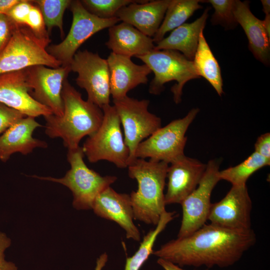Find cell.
I'll use <instances>...</instances> for the list:
<instances>
[{"label":"cell","mask_w":270,"mask_h":270,"mask_svg":"<svg viewBox=\"0 0 270 270\" xmlns=\"http://www.w3.org/2000/svg\"><path fill=\"white\" fill-rule=\"evenodd\" d=\"M256 242L252 230L235 232L204 224L187 236L164 244L152 254L179 266L225 268L240 260Z\"/></svg>","instance_id":"6da1fadb"},{"label":"cell","mask_w":270,"mask_h":270,"mask_svg":"<svg viewBox=\"0 0 270 270\" xmlns=\"http://www.w3.org/2000/svg\"><path fill=\"white\" fill-rule=\"evenodd\" d=\"M62 97L64 110L62 116L54 114L44 116L45 133L50 138H60L68 149L78 147L81 140L94 133L100 126L104 117L102 108L84 100L68 82H64Z\"/></svg>","instance_id":"7a4b0ae2"},{"label":"cell","mask_w":270,"mask_h":270,"mask_svg":"<svg viewBox=\"0 0 270 270\" xmlns=\"http://www.w3.org/2000/svg\"><path fill=\"white\" fill-rule=\"evenodd\" d=\"M168 166L164 162L139 158L128 164V176L138 184L130 194L134 219L156 226L166 211L164 191Z\"/></svg>","instance_id":"3957f363"},{"label":"cell","mask_w":270,"mask_h":270,"mask_svg":"<svg viewBox=\"0 0 270 270\" xmlns=\"http://www.w3.org/2000/svg\"><path fill=\"white\" fill-rule=\"evenodd\" d=\"M82 147L68 149L67 160L70 168L64 176H31L42 180L60 184L68 188L73 195L72 206L78 210L92 209L96 197L117 180L114 176H102L88 167Z\"/></svg>","instance_id":"277c9868"},{"label":"cell","mask_w":270,"mask_h":270,"mask_svg":"<svg viewBox=\"0 0 270 270\" xmlns=\"http://www.w3.org/2000/svg\"><path fill=\"white\" fill-rule=\"evenodd\" d=\"M50 37L36 34L26 25L16 24L9 42L0 54V74L34 66L58 68L62 63L47 51Z\"/></svg>","instance_id":"5b68a950"},{"label":"cell","mask_w":270,"mask_h":270,"mask_svg":"<svg viewBox=\"0 0 270 270\" xmlns=\"http://www.w3.org/2000/svg\"><path fill=\"white\" fill-rule=\"evenodd\" d=\"M104 117L99 128L88 136L82 146L84 154L91 163L105 160L121 168H128L130 150L121 130V123L114 106L102 108Z\"/></svg>","instance_id":"8992f818"},{"label":"cell","mask_w":270,"mask_h":270,"mask_svg":"<svg viewBox=\"0 0 270 270\" xmlns=\"http://www.w3.org/2000/svg\"><path fill=\"white\" fill-rule=\"evenodd\" d=\"M154 73L149 86L150 94L158 95L164 89V85L174 80L171 88L176 104L181 102L182 88L189 80L198 78L192 60L186 58L179 52L170 50H153L144 55L138 56Z\"/></svg>","instance_id":"52a82bcc"},{"label":"cell","mask_w":270,"mask_h":270,"mask_svg":"<svg viewBox=\"0 0 270 270\" xmlns=\"http://www.w3.org/2000/svg\"><path fill=\"white\" fill-rule=\"evenodd\" d=\"M199 110L198 108H192L184 117L174 120L158 129L138 145L134 159L148 158L170 164L184 156L187 140L186 133Z\"/></svg>","instance_id":"ba28073f"},{"label":"cell","mask_w":270,"mask_h":270,"mask_svg":"<svg viewBox=\"0 0 270 270\" xmlns=\"http://www.w3.org/2000/svg\"><path fill=\"white\" fill-rule=\"evenodd\" d=\"M68 8L72 14V21L68 35L62 42L49 45L46 49L62 66H70L78 48L92 36L120 21L116 17L102 18L91 14L80 0H71Z\"/></svg>","instance_id":"9c48e42d"},{"label":"cell","mask_w":270,"mask_h":270,"mask_svg":"<svg viewBox=\"0 0 270 270\" xmlns=\"http://www.w3.org/2000/svg\"><path fill=\"white\" fill-rule=\"evenodd\" d=\"M113 103L124 128L125 143L130 150L129 164L134 160L138 145L161 127V119L148 111V100H138L127 96L113 100Z\"/></svg>","instance_id":"30bf717a"},{"label":"cell","mask_w":270,"mask_h":270,"mask_svg":"<svg viewBox=\"0 0 270 270\" xmlns=\"http://www.w3.org/2000/svg\"><path fill=\"white\" fill-rule=\"evenodd\" d=\"M78 74L76 84L86 90L88 100L100 108L110 104V74L106 59L86 50H78L70 64Z\"/></svg>","instance_id":"8fae6325"},{"label":"cell","mask_w":270,"mask_h":270,"mask_svg":"<svg viewBox=\"0 0 270 270\" xmlns=\"http://www.w3.org/2000/svg\"><path fill=\"white\" fill-rule=\"evenodd\" d=\"M220 162L210 160L206 164L203 176L196 188L180 204L182 216L178 238L187 236L202 227L208 220L210 210L211 194L220 180Z\"/></svg>","instance_id":"7c38bea8"},{"label":"cell","mask_w":270,"mask_h":270,"mask_svg":"<svg viewBox=\"0 0 270 270\" xmlns=\"http://www.w3.org/2000/svg\"><path fill=\"white\" fill-rule=\"evenodd\" d=\"M26 70L31 96L54 115L62 116L64 110L62 92L64 82L71 72L70 66L51 68L37 65L26 68Z\"/></svg>","instance_id":"4fadbf2b"},{"label":"cell","mask_w":270,"mask_h":270,"mask_svg":"<svg viewBox=\"0 0 270 270\" xmlns=\"http://www.w3.org/2000/svg\"><path fill=\"white\" fill-rule=\"evenodd\" d=\"M252 202L246 185L232 186L220 201L212 204L208 220L210 224L240 232L252 230Z\"/></svg>","instance_id":"5bb4252c"},{"label":"cell","mask_w":270,"mask_h":270,"mask_svg":"<svg viewBox=\"0 0 270 270\" xmlns=\"http://www.w3.org/2000/svg\"><path fill=\"white\" fill-rule=\"evenodd\" d=\"M26 68L0 74V103L26 116L37 117L52 114L31 96Z\"/></svg>","instance_id":"9a60e30c"},{"label":"cell","mask_w":270,"mask_h":270,"mask_svg":"<svg viewBox=\"0 0 270 270\" xmlns=\"http://www.w3.org/2000/svg\"><path fill=\"white\" fill-rule=\"evenodd\" d=\"M206 168V164L185 155L170 163L166 178V204H180L198 186Z\"/></svg>","instance_id":"2e32d148"},{"label":"cell","mask_w":270,"mask_h":270,"mask_svg":"<svg viewBox=\"0 0 270 270\" xmlns=\"http://www.w3.org/2000/svg\"><path fill=\"white\" fill-rule=\"evenodd\" d=\"M92 209L98 216L118 224L125 231L127 238L140 241V230L133 220L130 194L118 193L109 186L96 197Z\"/></svg>","instance_id":"e0dca14e"},{"label":"cell","mask_w":270,"mask_h":270,"mask_svg":"<svg viewBox=\"0 0 270 270\" xmlns=\"http://www.w3.org/2000/svg\"><path fill=\"white\" fill-rule=\"evenodd\" d=\"M110 74V92L113 100L127 96L128 92L148 82L152 72L146 64H134L130 58L111 52L108 57Z\"/></svg>","instance_id":"ac0fdd59"},{"label":"cell","mask_w":270,"mask_h":270,"mask_svg":"<svg viewBox=\"0 0 270 270\" xmlns=\"http://www.w3.org/2000/svg\"><path fill=\"white\" fill-rule=\"evenodd\" d=\"M39 127L35 118L26 116L8 128L0 136V161L6 162L16 152L27 155L36 148H47L46 142L32 136Z\"/></svg>","instance_id":"d6986e66"},{"label":"cell","mask_w":270,"mask_h":270,"mask_svg":"<svg viewBox=\"0 0 270 270\" xmlns=\"http://www.w3.org/2000/svg\"><path fill=\"white\" fill-rule=\"evenodd\" d=\"M170 0H146L142 3H132L120 9L116 17L145 35L154 37L162 23Z\"/></svg>","instance_id":"ffe728a7"},{"label":"cell","mask_w":270,"mask_h":270,"mask_svg":"<svg viewBox=\"0 0 270 270\" xmlns=\"http://www.w3.org/2000/svg\"><path fill=\"white\" fill-rule=\"evenodd\" d=\"M234 14L237 23L242 26L247 36L249 50L256 59L268 66L270 38L264 28L262 20L251 12L248 1L236 0Z\"/></svg>","instance_id":"44dd1931"},{"label":"cell","mask_w":270,"mask_h":270,"mask_svg":"<svg viewBox=\"0 0 270 270\" xmlns=\"http://www.w3.org/2000/svg\"><path fill=\"white\" fill-rule=\"evenodd\" d=\"M108 36L107 48L115 54L129 58L146 54L155 46L152 38L124 22L109 28Z\"/></svg>","instance_id":"7402d4cb"},{"label":"cell","mask_w":270,"mask_h":270,"mask_svg":"<svg viewBox=\"0 0 270 270\" xmlns=\"http://www.w3.org/2000/svg\"><path fill=\"white\" fill-rule=\"evenodd\" d=\"M209 8L191 23H184L172 30L170 34L158 42L154 50H170L180 52L188 60H192L196 52L200 34L204 31L208 16Z\"/></svg>","instance_id":"603a6c76"},{"label":"cell","mask_w":270,"mask_h":270,"mask_svg":"<svg viewBox=\"0 0 270 270\" xmlns=\"http://www.w3.org/2000/svg\"><path fill=\"white\" fill-rule=\"evenodd\" d=\"M192 62L198 76L205 78L221 96L224 92L220 68L204 38V31L200 34Z\"/></svg>","instance_id":"cb8c5ba5"},{"label":"cell","mask_w":270,"mask_h":270,"mask_svg":"<svg viewBox=\"0 0 270 270\" xmlns=\"http://www.w3.org/2000/svg\"><path fill=\"white\" fill-rule=\"evenodd\" d=\"M200 2L199 0H170L162 23L152 38L154 42H160L168 32L184 24L196 10L202 8Z\"/></svg>","instance_id":"d4e9b609"},{"label":"cell","mask_w":270,"mask_h":270,"mask_svg":"<svg viewBox=\"0 0 270 270\" xmlns=\"http://www.w3.org/2000/svg\"><path fill=\"white\" fill-rule=\"evenodd\" d=\"M175 212L166 211L161 216L154 229L150 230L143 238L134 254L126 259L124 270H140L153 252V247L158 236L166 225L176 217Z\"/></svg>","instance_id":"484cf974"},{"label":"cell","mask_w":270,"mask_h":270,"mask_svg":"<svg viewBox=\"0 0 270 270\" xmlns=\"http://www.w3.org/2000/svg\"><path fill=\"white\" fill-rule=\"evenodd\" d=\"M270 161L254 152L238 164L220 170L219 178L230 182L232 186L246 185L248 178L260 168L270 166Z\"/></svg>","instance_id":"4316f807"},{"label":"cell","mask_w":270,"mask_h":270,"mask_svg":"<svg viewBox=\"0 0 270 270\" xmlns=\"http://www.w3.org/2000/svg\"><path fill=\"white\" fill-rule=\"evenodd\" d=\"M32 2L40 10L46 30L50 35L52 28H58L61 37L64 36L63 16L66 10L69 7L70 0H34Z\"/></svg>","instance_id":"83f0119b"},{"label":"cell","mask_w":270,"mask_h":270,"mask_svg":"<svg viewBox=\"0 0 270 270\" xmlns=\"http://www.w3.org/2000/svg\"><path fill=\"white\" fill-rule=\"evenodd\" d=\"M146 0H82V4L90 12L102 18L116 17L122 8L134 2L142 3Z\"/></svg>","instance_id":"f1b7e54d"},{"label":"cell","mask_w":270,"mask_h":270,"mask_svg":"<svg viewBox=\"0 0 270 270\" xmlns=\"http://www.w3.org/2000/svg\"><path fill=\"white\" fill-rule=\"evenodd\" d=\"M210 3L214 9L211 18L213 24H220L227 29L234 28L238 24L234 10L236 0H202Z\"/></svg>","instance_id":"f546056e"},{"label":"cell","mask_w":270,"mask_h":270,"mask_svg":"<svg viewBox=\"0 0 270 270\" xmlns=\"http://www.w3.org/2000/svg\"><path fill=\"white\" fill-rule=\"evenodd\" d=\"M26 26L38 36L43 38L50 37L42 14L39 8L34 3L29 12Z\"/></svg>","instance_id":"4dcf8cb0"},{"label":"cell","mask_w":270,"mask_h":270,"mask_svg":"<svg viewBox=\"0 0 270 270\" xmlns=\"http://www.w3.org/2000/svg\"><path fill=\"white\" fill-rule=\"evenodd\" d=\"M25 116L21 112L0 103V136Z\"/></svg>","instance_id":"1f68e13d"},{"label":"cell","mask_w":270,"mask_h":270,"mask_svg":"<svg viewBox=\"0 0 270 270\" xmlns=\"http://www.w3.org/2000/svg\"><path fill=\"white\" fill-rule=\"evenodd\" d=\"M33 4L32 0H20L6 14L16 24L26 25L30 10Z\"/></svg>","instance_id":"d6a6232c"},{"label":"cell","mask_w":270,"mask_h":270,"mask_svg":"<svg viewBox=\"0 0 270 270\" xmlns=\"http://www.w3.org/2000/svg\"><path fill=\"white\" fill-rule=\"evenodd\" d=\"M16 24L5 14H0V54L10 40Z\"/></svg>","instance_id":"836d02e7"},{"label":"cell","mask_w":270,"mask_h":270,"mask_svg":"<svg viewBox=\"0 0 270 270\" xmlns=\"http://www.w3.org/2000/svg\"><path fill=\"white\" fill-rule=\"evenodd\" d=\"M10 244V239L5 233L0 232V270H18L14 262L5 260L4 251Z\"/></svg>","instance_id":"e575fe53"},{"label":"cell","mask_w":270,"mask_h":270,"mask_svg":"<svg viewBox=\"0 0 270 270\" xmlns=\"http://www.w3.org/2000/svg\"><path fill=\"white\" fill-rule=\"evenodd\" d=\"M254 152L270 161V134L260 135L254 144Z\"/></svg>","instance_id":"d590c367"},{"label":"cell","mask_w":270,"mask_h":270,"mask_svg":"<svg viewBox=\"0 0 270 270\" xmlns=\"http://www.w3.org/2000/svg\"><path fill=\"white\" fill-rule=\"evenodd\" d=\"M20 0H0V14H6Z\"/></svg>","instance_id":"8d00e7d4"},{"label":"cell","mask_w":270,"mask_h":270,"mask_svg":"<svg viewBox=\"0 0 270 270\" xmlns=\"http://www.w3.org/2000/svg\"><path fill=\"white\" fill-rule=\"evenodd\" d=\"M157 262L164 270H184L178 266L162 258H159Z\"/></svg>","instance_id":"74e56055"},{"label":"cell","mask_w":270,"mask_h":270,"mask_svg":"<svg viewBox=\"0 0 270 270\" xmlns=\"http://www.w3.org/2000/svg\"><path fill=\"white\" fill-rule=\"evenodd\" d=\"M108 258V254L106 252L102 254L96 260L94 270H102L107 262Z\"/></svg>","instance_id":"f35d334b"},{"label":"cell","mask_w":270,"mask_h":270,"mask_svg":"<svg viewBox=\"0 0 270 270\" xmlns=\"http://www.w3.org/2000/svg\"><path fill=\"white\" fill-rule=\"evenodd\" d=\"M264 28L270 38V14H266L264 20H262Z\"/></svg>","instance_id":"ab89813d"},{"label":"cell","mask_w":270,"mask_h":270,"mask_svg":"<svg viewBox=\"0 0 270 270\" xmlns=\"http://www.w3.org/2000/svg\"><path fill=\"white\" fill-rule=\"evenodd\" d=\"M262 10L266 14H270V0H262Z\"/></svg>","instance_id":"60d3db41"}]
</instances>
